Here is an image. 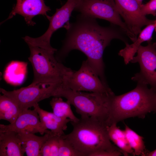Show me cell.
Returning a JSON list of instances; mask_svg holds the SVG:
<instances>
[{
  "label": "cell",
  "mask_w": 156,
  "mask_h": 156,
  "mask_svg": "<svg viewBox=\"0 0 156 156\" xmlns=\"http://www.w3.org/2000/svg\"><path fill=\"white\" fill-rule=\"evenodd\" d=\"M111 93H85L61 86L55 97H64L73 105L81 117L95 118L107 125L110 109Z\"/></svg>",
  "instance_id": "277c9868"
},
{
  "label": "cell",
  "mask_w": 156,
  "mask_h": 156,
  "mask_svg": "<svg viewBox=\"0 0 156 156\" xmlns=\"http://www.w3.org/2000/svg\"><path fill=\"white\" fill-rule=\"evenodd\" d=\"M156 90L137 83L135 88L124 94L112 95L107 125L127 118H144L151 112H156Z\"/></svg>",
  "instance_id": "3957f363"
},
{
  "label": "cell",
  "mask_w": 156,
  "mask_h": 156,
  "mask_svg": "<svg viewBox=\"0 0 156 156\" xmlns=\"http://www.w3.org/2000/svg\"><path fill=\"white\" fill-rule=\"evenodd\" d=\"M62 84L48 82H32L27 87L12 91L1 88L0 91L16 103L21 113L43 99L54 97L56 91Z\"/></svg>",
  "instance_id": "52a82bcc"
},
{
  "label": "cell",
  "mask_w": 156,
  "mask_h": 156,
  "mask_svg": "<svg viewBox=\"0 0 156 156\" xmlns=\"http://www.w3.org/2000/svg\"><path fill=\"white\" fill-rule=\"evenodd\" d=\"M79 0H67L61 7L57 8L55 12L51 16H46L49 22L47 30L42 36L36 38L26 36L23 38L27 44L33 46L55 52L57 50L52 47L50 39L53 34L59 28L64 27L66 29L70 24V18L73 11L78 4Z\"/></svg>",
  "instance_id": "ba28073f"
},
{
  "label": "cell",
  "mask_w": 156,
  "mask_h": 156,
  "mask_svg": "<svg viewBox=\"0 0 156 156\" xmlns=\"http://www.w3.org/2000/svg\"><path fill=\"white\" fill-rule=\"evenodd\" d=\"M33 107L38 113L40 121L46 129L59 136L65 134L64 131L67 129L68 123L71 121L70 119L59 117L53 112L44 110L40 108L38 103Z\"/></svg>",
  "instance_id": "5bb4252c"
},
{
  "label": "cell",
  "mask_w": 156,
  "mask_h": 156,
  "mask_svg": "<svg viewBox=\"0 0 156 156\" xmlns=\"http://www.w3.org/2000/svg\"><path fill=\"white\" fill-rule=\"evenodd\" d=\"M119 13L127 27L137 38L142 28L155 22L148 19L141 12L140 6L135 0H114Z\"/></svg>",
  "instance_id": "8fae6325"
},
{
  "label": "cell",
  "mask_w": 156,
  "mask_h": 156,
  "mask_svg": "<svg viewBox=\"0 0 156 156\" xmlns=\"http://www.w3.org/2000/svg\"><path fill=\"white\" fill-rule=\"evenodd\" d=\"M51 10L45 4L44 0H16V4L8 17L1 23L18 14L24 18L27 25L33 26L36 24L32 20L34 16L39 15L46 16L47 12Z\"/></svg>",
  "instance_id": "4fadbf2b"
},
{
  "label": "cell",
  "mask_w": 156,
  "mask_h": 156,
  "mask_svg": "<svg viewBox=\"0 0 156 156\" xmlns=\"http://www.w3.org/2000/svg\"><path fill=\"white\" fill-rule=\"evenodd\" d=\"M66 29L62 46L56 54V59L60 62L72 50H79L86 56L90 65L102 81L106 84L103 58L104 51L113 39L120 40L125 44L128 43L122 32L115 25L102 27L96 19L81 14L77 15L75 21L70 23Z\"/></svg>",
  "instance_id": "6da1fadb"
},
{
  "label": "cell",
  "mask_w": 156,
  "mask_h": 156,
  "mask_svg": "<svg viewBox=\"0 0 156 156\" xmlns=\"http://www.w3.org/2000/svg\"><path fill=\"white\" fill-rule=\"evenodd\" d=\"M155 31H156V19L155 20Z\"/></svg>",
  "instance_id": "83f0119b"
},
{
  "label": "cell",
  "mask_w": 156,
  "mask_h": 156,
  "mask_svg": "<svg viewBox=\"0 0 156 156\" xmlns=\"http://www.w3.org/2000/svg\"><path fill=\"white\" fill-rule=\"evenodd\" d=\"M70 122L72 131L63 136L83 156H90L101 151H118L127 156L111 142L105 123L90 117H81L76 122Z\"/></svg>",
  "instance_id": "7a4b0ae2"
},
{
  "label": "cell",
  "mask_w": 156,
  "mask_h": 156,
  "mask_svg": "<svg viewBox=\"0 0 156 156\" xmlns=\"http://www.w3.org/2000/svg\"><path fill=\"white\" fill-rule=\"evenodd\" d=\"M107 128L111 141L125 153L127 156L129 154L134 156V151L128 143L124 130L120 129L116 123L107 125Z\"/></svg>",
  "instance_id": "d6986e66"
},
{
  "label": "cell",
  "mask_w": 156,
  "mask_h": 156,
  "mask_svg": "<svg viewBox=\"0 0 156 156\" xmlns=\"http://www.w3.org/2000/svg\"><path fill=\"white\" fill-rule=\"evenodd\" d=\"M50 103L53 113L57 116L68 118L70 122H76L79 120L73 112L71 104L68 101H64L61 97H54L50 101Z\"/></svg>",
  "instance_id": "ffe728a7"
},
{
  "label": "cell",
  "mask_w": 156,
  "mask_h": 156,
  "mask_svg": "<svg viewBox=\"0 0 156 156\" xmlns=\"http://www.w3.org/2000/svg\"><path fill=\"white\" fill-rule=\"evenodd\" d=\"M99 77L86 60L83 62L78 70L73 71L65 77L62 86L77 91H85L104 93L113 92Z\"/></svg>",
  "instance_id": "9c48e42d"
},
{
  "label": "cell",
  "mask_w": 156,
  "mask_h": 156,
  "mask_svg": "<svg viewBox=\"0 0 156 156\" xmlns=\"http://www.w3.org/2000/svg\"><path fill=\"white\" fill-rule=\"evenodd\" d=\"M60 136L51 133L43 144L40 156H58Z\"/></svg>",
  "instance_id": "7402d4cb"
},
{
  "label": "cell",
  "mask_w": 156,
  "mask_h": 156,
  "mask_svg": "<svg viewBox=\"0 0 156 156\" xmlns=\"http://www.w3.org/2000/svg\"><path fill=\"white\" fill-rule=\"evenodd\" d=\"M58 156H83L77 151L70 142L63 135L59 138Z\"/></svg>",
  "instance_id": "603a6c76"
},
{
  "label": "cell",
  "mask_w": 156,
  "mask_h": 156,
  "mask_svg": "<svg viewBox=\"0 0 156 156\" xmlns=\"http://www.w3.org/2000/svg\"></svg>",
  "instance_id": "f546056e"
},
{
  "label": "cell",
  "mask_w": 156,
  "mask_h": 156,
  "mask_svg": "<svg viewBox=\"0 0 156 156\" xmlns=\"http://www.w3.org/2000/svg\"><path fill=\"white\" fill-rule=\"evenodd\" d=\"M13 131L18 133H27L41 135L51 131L46 129L41 122L39 116L34 109L23 111L13 123L8 125L0 124V132Z\"/></svg>",
  "instance_id": "7c38bea8"
},
{
  "label": "cell",
  "mask_w": 156,
  "mask_h": 156,
  "mask_svg": "<svg viewBox=\"0 0 156 156\" xmlns=\"http://www.w3.org/2000/svg\"><path fill=\"white\" fill-rule=\"evenodd\" d=\"M155 23L147 25L141 31L138 37L133 43L126 44L125 47L120 51L118 55L123 58L126 64L130 62L142 42L146 41L147 42L151 41L153 33L155 29Z\"/></svg>",
  "instance_id": "2e32d148"
},
{
  "label": "cell",
  "mask_w": 156,
  "mask_h": 156,
  "mask_svg": "<svg viewBox=\"0 0 156 156\" xmlns=\"http://www.w3.org/2000/svg\"><path fill=\"white\" fill-rule=\"evenodd\" d=\"M142 13L144 15L151 14L156 15V0H150L145 4H142L140 6Z\"/></svg>",
  "instance_id": "cb8c5ba5"
},
{
  "label": "cell",
  "mask_w": 156,
  "mask_h": 156,
  "mask_svg": "<svg viewBox=\"0 0 156 156\" xmlns=\"http://www.w3.org/2000/svg\"><path fill=\"white\" fill-rule=\"evenodd\" d=\"M146 46L141 45L136 56L130 62H138L140 66L139 72L135 74L132 80L137 83L149 85L156 90V47L151 41Z\"/></svg>",
  "instance_id": "30bf717a"
},
{
  "label": "cell",
  "mask_w": 156,
  "mask_h": 156,
  "mask_svg": "<svg viewBox=\"0 0 156 156\" xmlns=\"http://www.w3.org/2000/svg\"><path fill=\"white\" fill-rule=\"evenodd\" d=\"M144 156H156V149L151 151L147 150Z\"/></svg>",
  "instance_id": "484cf974"
},
{
  "label": "cell",
  "mask_w": 156,
  "mask_h": 156,
  "mask_svg": "<svg viewBox=\"0 0 156 156\" xmlns=\"http://www.w3.org/2000/svg\"><path fill=\"white\" fill-rule=\"evenodd\" d=\"M138 2L139 5L141 6L142 4L143 0H135Z\"/></svg>",
  "instance_id": "4316f807"
},
{
  "label": "cell",
  "mask_w": 156,
  "mask_h": 156,
  "mask_svg": "<svg viewBox=\"0 0 156 156\" xmlns=\"http://www.w3.org/2000/svg\"><path fill=\"white\" fill-rule=\"evenodd\" d=\"M153 44L156 47V42L153 43Z\"/></svg>",
  "instance_id": "f1b7e54d"
},
{
  "label": "cell",
  "mask_w": 156,
  "mask_h": 156,
  "mask_svg": "<svg viewBox=\"0 0 156 156\" xmlns=\"http://www.w3.org/2000/svg\"><path fill=\"white\" fill-rule=\"evenodd\" d=\"M28 46L30 52L28 59L34 73L32 82L62 83L65 78L73 71L58 61L54 56L55 52L37 47Z\"/></svg>",
  "instance_id": "5b68a950"
},
{
  "label": "cell",
  "mask_w": 156,
  "mask_h": 156,
  "mask_svg": "<svg viewBox=\"0 0 156 156\" xmlns=\"http://www.w3.org/2000/svg\"><path fill=\"white\" fill-rule=\"evenodd\" d=\"M124 131L128 143L134 151V156H144L147 150L146 148L143 137L126 125Z\"/></svg>",
  "instance_id": "44dd1931"
},
{
  "label": "cell",
  "mask_w": 156,
  "mask_h": 156,
  "mask_svg": "<svg viewBox=\"0 0 156 156\" xmlns=\"http://www.w3.org/2000/svg\"><path fill=\"white\" fill-rule=\"evenodd\" d=\"M74 10L92 18L107 20L119 26L133 42L137 38L122 21L114 0H79Z\"/></svg>",
  "instance_id": "8992f818"
},
{
  "label": "cell",
  "mask_w": 156,
  "mask_h": 156,
  "mask_svg": "<svg viewBox=\"0 0 156 156\" xmlns=\"http://www.w3.org/2000/svg\"><path fill=\"white\" fill-rule=\"evenodd\" d=\"M21 113L18 106L13 100L4 94L0 95V120L12 123Z\"/></svg>",
  "instance_id": "ac0fdd59"
},
{
  "label": "cell",
  "mask_w": 156,
  "mask_h": 156,
  "mask_svg": "<svg viewBox=\"0 0 156 156\" xmlns=\"http://www.w3.org/2000/svg\"><path fill=\"white\" fill-rule=\"evenodd\" d=\"M51 133V131L42 136L27 133H18V135L27 156H40L41 148Z\"/></svg>",
  "instance_id": "e0dca14e"
},
{
  "label": "cell",
  "mask_w": 156,
  "mask_h": 156,
  "mask_svg": "<svg viewBox=\"0 0 156 156\" xmlns=\"http://www.w3.org/2000/svg\"><path fill=\"white\" fill-rule=\"evenodd\" d=\"M121 155H123V154L118 151H101L94 153L91 154L90 156H118Z\"/></svg>",
  "instance_id": "d4e9b609"
},
{
  "label": "cell",
  "mask_w": 156,
  "mask_h": 156,
  "mask_svg": "<svg viewBox=\"0 0 156 156\" xmlns=\"http://www.w3.org/2000/svg\"><path fill=\"white\" fill-rule=\"evenodd\" d=\"M25 153L18 133L0 132V156H23Z\"/></svg>",
  "instance_id": "9a60e30c"
}]
</instances>
